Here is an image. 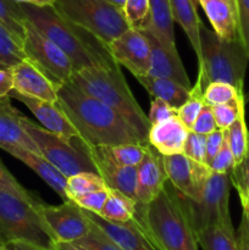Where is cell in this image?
<instances>
[{
    "label": "cell",
    "instance_id": "obj_1",
    "mask_svg": "<svg viewBox=\"0 0 249 250\" xmlns=\"http://www.w3.org/2000/svg\"><path fill=\"white\" fill-rule=\"evenodd\" d=\"M58 105L88 146L149 144L119 112L71 83L58 85Z\"/></svg>",
    "mask_w": 249,
    "mask_h": 250
},
{
    "label": "cell",
    "instance_id": "obj_2",
    "mask_svg": "<svg viewBox=\"0 0 249 250\" xmlns=\"http://www.w3.org/2000/svg\"><path fill=\"white\" fill-rule=\"evenodd\" d=\"M21 7L27 21L65 51L72 61L75 72L85 67L116 63L107 44L62 16L55 6L21 4Z\"/></svg>",
    "mask_w": 249,
    "mask_h": 250
},
{
    "label": "cell",
    "instance_id": "obj_3",
    "mask_svg": "<svg viewBox=\"0 0 249 250\" xmlns=\"http://www.w3.org/2000/svg\"><path fill=\"white\" fill-rule=\"evenodd\" d=\"M136 209L134 217L158 250H199L185 197L168 181L153 202Z\"/></svg>",
    "mask_w": 249,
    "mask_h": 250
},
{
    "label": "cell",
    "instance_id": "obj_4",
    "mask_svg": "<svg viewBox=\"0 0 249 250\" xmlns=\"http://www.w3.org/2000/svg\"><path fill=\"white\" fill-rule=\"evenodd\" d=\"M70 83L81 92L112 107L138 132L144 141L148 142L151 125L132 94L117 63L93 66L76 71Z\"/></svg>",
    "mask_w": 249,
    "mask_h": 250
},
{
    "label": "cell",
    "instance_id": "obj_5",
    "mask_svg": "<svg viewBox=\"0 0 249 250\" xmlns=\"http://www.w3.org/2000/svg\"><path fill=\"white\" fill-rule=\"evenodd\" d=\"M200 49L203 62L198 67L197 80L202 83L203 89L211 82H225L243 93L249 56L241 39L225 41L203 23L200 27Z\"/></svg>",
    "mask_w": 249,
    "mask_h": 250
},
{
    "label": "cell",
    "instance_id": "obj_6",
    "mask_svg": "<svg viewBox=\"0 0 249 250\" xmlns=\"http://www.w3.org/2000/svg\"><path fill=\"white\" fill-rule=\"evenodd\" d=\"M0 237L5 244L27 241L53 249L56 238L38 210L37 200H27L0 189Z\"/></svg>",
    "mask_w": 249,
    "mask_h": 250
},
{
    "label": "cell",
    "instance_id": "obj_7",
    "mask_svg": "<svg viewBox=\"0 0 249 250\" xmlns=\"http://www.w3.org/2000/svg\"><path fill=\"white\" fill-rule=\"evenodd\" d=\"M22 125L38 146L41 155L50 161L66 177L80 172H97L88 146L80 137L68 141L34 124L26 116L22 119Z\"/></svg>",
    "mask_w": 249,
    "mask_h": 250
},
{
    "label": "cell",
    "instance_id": "obj_8",
    "mask_svg": "<svg viewBox=\"0 0 249 250\" xmlns=\"http://www.w3.org/2000/svg\"><path fill=\"white\" fill-rule=\"evenodd\" d=\"M62 16L88 29L109 45L129 28L124 11L106 0H55Z\"/></svg>",
    "mask_w": 249,
    "mask_h": 250
},
{
    "label": "cell",
    "instance_id": "obj_9",
    "mask_svg": "<svg viewBox=\"0 0 249 250\" xmlns=\"http://www.w3.org/2000/svg\"><path fill=\"white\" fill-rule=\"evenodd\" d=\"M232 181L229 173L211 172L199 202L185 197L190 224L195 236L211 225H219L234 232L229 215V194Z\"/></svg>",
    "mask_w": 249,
    "mask_h": 250
},
{
    "label": "cell",
    "instance_id": "obj_10",
    "mask_svg": "<svg viewBox=\"0 0 249 250\" xmlns=\"http://www.w3.org/2000/svg\"><path fill=\"white\" fill-rule=\"evenodd\" d=\"M23 50L27 60L31 61L56 85L70 83L75 73L72 61L60 46L46 38L28 21L26 23Z\"/></svg>",
    "mask_w": 249,
    "mask_h": 250
},
{
    "label": "cell",
    "instance_id": "obj_11",
    "mask_svg": "<svg viewBox=\"0 0 249 250\" xmlns=\"http://www.w3.org/2000/svg\"><path fill=\"white\" fill-rule=\"evenodd\" d=\"M167 181L183 197L199 202L212 171L204 163L188 158L185 154L163 156Z\"/></svg>",
    "mask_w": 249,
    "mask_h": 250
},
{
    "label": "cell",
    "instance_id": "obj_12",
    "mask_svg": "<svg viewBox=\"0 0 249 250\" xmlns=\"http://www.w3.org/2000/svg\"><path fill=\"white\" fill-rule=\"evenodd\" d=\"M38 210L55 236L56 242L75 243L89 233L92 222L84 210L73 200H65L56 207L38 202Z\"/></svg>",
    "mask_w": 249,
    "mask_h": 250
},
{
    "label": "cell",
    "instance_id": "obj_13",
    "mask_svg": "<svg viewBox=\"0 0 249 250\" xmlns=\"http://www.w3.org/2000/svg\"><path fill=\"white\" fill-rule=\"evenodd\" d=\"M109 49L115 62L126 67L136 78L149 73L150 46L141 29L129 27L109 44Z\"/></svg>",
    "mask_w": 249,
    "mask_h": 250
},
{
    "label": "cell",
    "instance_id": "obj_14",
    "mask_svg": "<svg viewBox=\"0 0 249 250\" xmlns=\"http://www.w3.org/2000/svg\"><path fill=\"white\" fill-rule=\"evenodd\" d=\"M84 212L88 219L95 226L99 227L109 238H111L120 248L124 250H158L136 217L127 222H114L95 212L87 210H84Z\"/></svg>",
    "mask_w": 249,
    "mask_h": 250
},
{
    "label": "cell",
    "instance_id": "obj_15",
    "mask_svg": "<svg viewBox=\"0 0 249 250\" xmlns=\"http://www.w3.org/2000/svg\"><path fill=\"white\" fill-rule=\"evenodd\" d=\"M146 37L150 46V68L149 73L155 77L167 78L180 83L183 87L192 89V83L188 78L177 50L167 48L160 39L149 29H141Z\"/></svg>",
    "mask_w": 249,
    "mask_h": 250
},
{
    "label": "cell",
    "instance_id": "obj_16",
    "mask_svg": "<svg viewBox=\"0 0 249 250\" xmlns=\"http://www.w3.org/2000/svg\"><path fill=\"white\" fill-rule=\"evenodd\" d=\"M14 89L19 94L49 103H58V85L31 61L24 60L11 67Z\"/></svg>",
    "mask_w": 249,
    "mask_h": 250
},
{
    "label": "cell",
    "instance_id": "obj_17",
    "mask_svg": "<svg viewBox=\"0 0 249 250\" xmlns=\"http://www.w3.org/2000/svg\"><path fill=\"white\" fill-rule=\"evenodd\" d=\"M9 97L15 98L16 100L21 102L27 106V109L34 115L42 127H44L48 131L62 137V138L71 139L80 137L77 129L73 127L70 120L67 119L61 107L59 106L58 103H49L44 100L34 99V98L24 97V95L19 94L15 90H11Z\"/></svg>",
    "mask_w": 249,
    "mask_h": 250
},
{
    "label": "cell",
    "instance_id": "obj_18",
    "mask_svg": "<svg viewBox=\"0 0 249 250\" xmlns=\"http://www.w3.org/2000/svg\"><path fill=\"white\" fill-rule=\"evenodd\" d=\"M88 150L97 167V172L102 176L106 187L119 190L137 202L138 168L136 166L119 165L102 155L94 146H88Z\"/></svg>",
    "mask_w": 249,
    "mask_h": 250
},
{
    "label": "cell",
    "instance_id": "obj_19",
    "mask_svg": "<svg viewBox=\"0 0 249 250\" xmlns=\"http://www.w3.org/2000/svg\"><path fill=\"white\" fill-rule=\"evenodd\" d=\"M137 204L148 205L165 188L167 183L163 158L154 148L149 146L145 156L138 166Z\"/></svg>",
    "mask_w": 249,
    "mask_h": 250
},
{
    "label": "cell",
    "instance_id": "obj_20",
    "mask_svg": "<svg viewBox=\"0 0 249 250\" xmlns=\"http://www.w3.org/2000/svg\"><path fill=\"white\" fill-rule=\"evenodd\" d=\"M0 148L6 151V153H9L10 155L14 156V158H16L17 160L22 161L32 171H34L51 189L58 193V195L63 202L68 200L67 195H66L67 177L59 168H56L50 161L46 160L43 155L33 153V151L21 148V146H2Z\"/></svg>",
    "mask_w": 249,
    "mask_h": 250
},
{
    "label": "cell",
    "instance_id": "obj_21",
    "mask_svg": "<svg viewBox=\"0 0 249 250\" xmlns=\"http://www.w3.org/2000/svg\"><path fill=\"white\" fill-rule=\"evenodd\" d=\"M189 132L176 115L165 121L151 125L148 133V143L163 156L181 154Z\"/></svg>",
    "mask_w": 249,
    "mask_h": 250
},
{
    "label": "cell",
    "instance_id": "obj_22",
    "mask_svg": "<svg viewBox=\"0 0 249 250\" xmlns=\"http://www.w3.org/2000/svg\"><path fill=\"white\" fill-rule=\"evenodd\" d=\"M22 119L23 115L12 106L9 95L0 98V146H21L33 153L41 154L38 146L24 129Z\"/></svg>",
    "mask_w": 249,
    "mask_h": 250
},
{
    "label": "cell",
    "instance_id": "obj_23",
    "mask_svg": "<svg viewBox=\"0 0 249 250\" xmlns=\"http://www.w3.org/2000/svg\"><path fill=\"white\" fill-rule=\"evenodd\" d=\"M212 26V31L221 39H239L237 10L228 0H198Z\"/></svg>",
    "mask_w": 249,
    "mask_h": 250
},
{
    "label": "cell",
    "instance_id": "obj_24",
    "mask_svg": "<svg viewBox=\"0 0 249 250\" xmlns=\"http://www.w3.org/2000/svg\"><path fill=\"white\" fill-rule=\"evenodd\" d=\"M171 14L173 21L177 22L189 39L193 51L198 60V67L202 66V49H200V21L194 0H170Z\"/></svg>",
    "mask_w": 249,
    "mask_h": 250
},
{
    "label": "cell",
    "instance_id": "obj_25",
    "mask_svg": "<svg viewBox=\"0 0 249 250\" xmlns=\"http://www.w3.org/2000/svg\"><path fill=\"white\" fill-rule=\"evenodd\" d=\"M137 81L150 94L151 98H159L176 110L180 109L189 98L190 89L167 78L146 75L138 77Z\"/></svg>",
    "mask_w": 249,
    "mask_h": 250
},
{
    "label": "cell",
    "instance_id": "obj_26",
    "mask_svg": "<svg viewBox=\"0 0 249 250\" xmlns=\"http://www.w3.org/2000/svg\"><path fill=\"white\" fill-rule=\"evenodd\" d=\"M150 2V23L145 29L156 34L167 48L176 49L175 27L171 14L170 0H149Z\"/></svg>",
    "mask_w": 249,
    "mask_h": 250
},
{
    "label": "cell",
    "instance_id": "obj_27",
    "mask_svg": "<svg viewBox=\"0 0 249 250\" xmlns=\"http://www.w3.org/2000/svg\"><path fill=\"white\" fill-rule=\"evenodd\" d=\"M136 207L137 202L133 199L119 190L109 188V195L99 215L109 221L127 222L136 215Z\"/></svg>",
    "mask_w": 249,
    "mask_h": 250
},
{
    "label": "cell",
    "instance_id": "obj_28",
    "mask_svg": "<svg viewBox=\"0 0 249 250\" xmlns=\"http://www.w3.org/2000/svg\"><path fill=\"white\" fill-rule=\"evenodd\" d=\"M149 144L132 143L119 146H94L102 155L109 160L124 166H138L149 149Z\"/></svg>",
    "mask_w": 249,
    "mask_h": 250
},
{
    "label": "cell",
    "instance_id": "obj_29",
    "mask_svg": "<svg viewBox=\"0 0 249 250\" xmlns=\"http://www.w3.org/2000/svg\"><path fill=\"white\" fill-rule=\"evenodd\" d=\"M197 241L203 250H239L236 233L219 225H211L200 231Z\"/></svg>",
    "mask_w": 249,
    "mask_h": 250
},
{
    "label": "cell",
    "instance_id": "obj_30",
    "mask_svg": "<svg viewBox=\"0 0 249 250\" xmlns=\"http://www.w3.org/2000/svg\"><path fill=\"white\" fill-rule=\"evenodd\" d=\"M24 60L23 44L0 21V68H11Z\"/></svg>",
    "mask_w": 249,
    "mask_h": 250
},
{
    "label": "cell",
    "instance_id": "obj_31",
    "mask_svg": "<svg viewBox=\"0 0 249 250\" xmlns=\"http://www.w3.org/2000/svg\"><path fill=\"white\" fill-rule=\"evenodd\" d=\"M106 187L102 176L97 172H80L67 177L66 183V195L68 199L76 200L77 198L94 192V190L103 189Z\"/></svg>",
    "mask_w": 249,
    "mask_h": 250
},
{
    "label": "cell",
    "instance_id": "obj_32",
    "mask_svg": "<svg viewBox=\"0 0 249 250\" xmlns=\"http://www.w3.org/2000/svg\"><path fill=\"white\" fill-rule=\"evenodd\" d=\"M226 141L233 154L236 166L239 165L246 156L249 144V131L247 128L244 114L226 129Z\"/></svg>",
    "mask_w": 249,
    "mask_h": 250
},
{
    "label": "cell",
    "instance_id": "obj_33",
    "mask_svg": "<svg viewBox=\"0 0 249 250\" xmlns=\"http://www.w3.org/2000/svg\"><path fill=\"white\" fill-rule=\"evenodd\" d=\"M0 21L23 44L27 20L22 11L21 4L12 0H0Z\"/></svg>",
    "mask_w": 249,
    "mask_h": 250
},
{
    "label": "cell",
    "instance_id": "obj_34",
    "mask_svg": "<svg viewBox=\"0 0 249 250\" xmlns=\"http://www.w3.org/2000/svg\"><path fill=\"white\" fill-rule=\"evenodd\" d=\"M203 92H204V89H203L202 83L197 80L195 84L190 89L189 98L187 99V102L177 110V116L180 117L181 121L189 131L192 129L198 115L200 114L205 105Z\"/></svg>",
    "mask_w": 249,
    "mask_h": 250
},
{
    "label": "cell",
    "instance_id": "obj_35",
    "mask_svg": "<svg viewBox=\"0 0 249 250\" xmlns=\"http://www.w3.org/2000/svg\"><path fill=\"white\" fill-rule=\"evenodd\" d=\"M129 27L145 29L150 23V2L149 0H126L122 7Z\"/></svg>",
    "mask_w": 249,
    "mask_h": 250
},
{
    "label": "cell",
    "instance_id": "obj_36",
    "mask_svg": "<svg viewBox=\"0 0 249 250\" xmlns=\"http://www.w3.org/2000/svg\"><path fill=\"white\" fill-rule=\"evenodd\" d=\"M204 102L205 104L214 106V105L226 104L237 98L244 97L243 93H239L236 87L229 83L225 82H211L204 88Z\"/></svg>",
    "mask_w": 249,
    "mask_h": 250
},
{
    "label": "cell",
    "instance_id": "obj_37",
    "mask_svg": "<svg viewBox=\"0 0 249 250\" xmlns=\"http://www.w3.org/2000/svg\"><path fill=\"white\" fill-rule=\"evenodd\" d=\"M244 106H246L244 97L237 98V99L226 103V104L214 105V106H211L217 128H228L242 114H246Z\"/></svg>",
    "mask_w": 249,
    "mask_h": 250
},
{
    "label": "cell",
    "instance_id": "obj_38",
    "mask_svg": "<svg viewBox=\"0 0 249 250\" xmlns=\"http://www.w3.org/2000/svg\"><path fill=\"white\" fill-rule=\"evenodd\" d=\"M75 244L89 250H124L120 248L111 238H109L99 227L95 226L93 222L89 233L75 242Z\"/></svg>",
    "mask_w": 249,
    "mask_h": 250
},
{
    "label": "cell",
    "instance_id": "obj_39",
    "mask_svg": "<svg viewBox=\"0 0 249 250\" xmlns=\"http://www.w3.org/2000/svg\"><path fill=\"white\" fill-rule=\"evenodd\" d=\"M182 154L195 161L205 164V155H207V136L198 134L190 131L186 139Z\"/></svg>",
    "mask_w": 249,
    "mask_h": 250
},
{
    "label": "cell",
    "instance_id": "obj_40",
    "mask_svg": "<svg viewBox=\"0 0 249 250\" xmlns=\"http://www.w3.org/2000/svg\"><path fill=\"white\" fill-rule=\"evenodd\" d=\"M229 175H231L232 186H234L237 189L239 198H243L249 192V144L243 161L237 165Z\"/></svg>",
    "mask_w": 249,
    "mask_h": 250
},
{
    "label": "cell",
    "instance_id": "obj_41",
    "mask_svg": "<svg viewBox=\"0 0 249 250\" xmlns=\"http://www.w3.org/2000/svg\"><path fill=\"white\" fill-rule=\"evenodd\" d=\"M109 195V188L105 187L103 189L94 190V192L87 193V194L82 195V197L77 198L73 202L77 205H80L82 209L87 210V211L95 212V214H100L102 212L103 207H104L105 202Z\"/></svg>",
    "mask_w": 249,
    "mask_h": 250
},
{
    "label": "cell",
    "instance_id": "obj_42",
    "mask_svg": "<svg viewBox=\"0 0 249 250\" xmlns=\"http://www.w3.org/2000/svg\"><path fill=\"white\" fill-rule=\"evenodd\" d=\"M209 167L212 172L217 173H231L232 170L236 167V161H234L233 154L229 149L226 138H225V142L219 153L215 155L211 163L209 164Z\"/></svg>",
    "mask_w": 249,
    "mask_h": 250
},
{
    "label": "cell",
    "instance_id": "obj_43",
    "mask_svg": "<svg viewBox=\"0 0 249 250\" xmlns=\"http://www.w3.org/2000/svg\"><path fill=\"white\" fill-rule=\"evenodd\" d=\"M0 189L19 195V197L23 198V199L36 200L29 194L28 190L22 187L19 181L10 173V171L5 167L1 160H0Z\"/></svg>",
    "mask_w": 249,
    "mask_h": 250
},
{
    "label": "cell",
    "instance_id": "obj_44",
    "mask_svg": "<svg viewBox=\"0 0 249 250\" xmlns=\"http://www.w3.org/2000/svg\"><path fill=\"white\" fill-rule=\"evenodd\" d=\"M238 34L249 56V0H236Z\"/></svg>",
    "mask_w": 249,
    "mask_h": 250
},
{
    "label": "cell",
    "instance_id": "obj_45",
    "mask_svg": "<svg viewBox=\"0 0 249 250\" xmlns=\"http://www.w3.org/2000/svg\"><path fill=\"white\" fill-rule=\"evenodd\" d=\"M177 115V110L173 109L171 105L159 98H153L150 102V110H149L148 119L150 125L159 124L165 120L171 119V117Z\"/></svg>",
    "mask_w": 249,
    "mask_h": 250
},
{
    "label": "cell",
    "instance_id": "obj_46",
    "mask_svg": "<svg viewBox=\"0 0 249 250\" xmlns=\"http://www.w3.org/2000/svg\"><path fill=\"white\" fill-rule=\"evenodd\" d=\"M217 126L214 119V114H212V107L210 105L205 104L200 114L198 115L197 120H195L190 131L194 132V133L208 136V134L214 132Z\"/></svg>",
    "mask_w": 249,
    "mask_h": 250
},
{
    "label": "cell",
    "instance_id": "obj_47",
    "mask_svg": "<svg viewBox=\"0 0 249 250\" xmlns=\"http://www.w3.org/2000/svg\"><path fill=\"white\" fill-rule=\"evenodd\" d=\"M226 138V129L216 128L214 132L207 136V155H205V164L209 166L212 159L221 149Z\"/></svg>",
    "mask_w": 249,
    "mask_h": 250
},
{
    "label": "cell",
    "instance_id": "obj_48",
    "mask_svg": "<svg viewBox=\"0 0 249 250\" xmlns=\"http://www.w3.org/2000/svg\"><path fill=\"white\" fill-rule=\"evenodd\" d=\"M14 89L11 68H0V98L7 97Z\"/></svg>",
    "mask_w": 249,
    "mask_h": 250
},
{
    "label": "cell",
    "instance_id": "obj_49",
    "mask_svg": "<svg viewBox=\"0 0 249 250\" xmlns=\"http://www.w3.org/2000/svg\"><path fill=\"white\" fill-rule=\"evenodd\" d=\"M241 204L242 209H243V214H242V221L238 234L249 246V203L247 200H241Z\"/></svg>",
    "mask_w": 249,
    "mask_h": 250
},
{
    "label": "cell",
    "instance_id": "obj_50",
    "mask_svg": "<svg viewBox=\"0 0 249 250\" xmlns=\"http://www.w3.org/2000/svg\"><path fill=\"white\" fill-rule=\"evenodd\" d=\"M6 246L10 250H53L27 241H11L6 243Z\"/></svg>",
    "mask_w": 249,
    "mask_h": 250
},
{
    "label": "cell",
    "instance_id": "obj_51",
    "mask_svg": "<svg viewBox=\"0 0 249 250\" xmlns=\"http://www.w3.org/2000/svg\"><path fill=\"white\" fill-rule=\"evenodd\" d=\"M17 4H28L36 6H54L55 0H12Z\"/></svg>",
    "mask_w": 249,
    "mask_h": 250
},
{
    "label": "cell",
    "instance_id": "obj_52",
    "mask_svg": "<svg viewBox=\"0 0 249 250\" xmlns=\"http://www.w3.org/2000/svg\"><path fill=\"white\" fill-rule=\"evenodd\" d=\"M54 250H82L75 243H68V242H56Z\"/></svg>",
    "mask_w": 249,
    "mask_h": 250
},
{
    "label": "cell",
    "instance_id": "obj_53",
    "mask_svg": "<svg viewBox=\"0 0 249 250\" xmlns=\"http://www.w3.org/2000/svg\"><path fill=\"white\" fill-rule=\"evenodd\" d=\"M237 239H238V244H239V250H249V246L247 244V242L242 238L241 236H237Z\"/></svg>",
    "mask_w": 249,
    "mask_h": 250
},
{
    "label": "cell",
    "instance_id": "obj_54",
    "mask_svg": "<svg viewBox=\"0 0 249 250\" xmlns=\"http://www.w3.org/2000/svg\"><path fill=\"white\" fill-rule=\"evenodd\" d=\"M106 1H109L110 4L115 5V6L120 7V9L122 10V7H124V1H126V0H106Z\"/></svg>",
    "mask_w": 249,
    "mask_h": 250
},
{
    "label": "cell",
    "instance_id": "obj_55",
    "mask_svg": "<svg viewBox=\"0 0 249 250\" xmlns=\"http://www.w3.org/2000/svg\"><path fill=\"white\" fill-rule=\"evenodd\" d=\"M0 250H10L7 248V246L5 243H2V242H0Z\"/></svg>",
    "mask_w": 249,
    "mask_h": 250
},
{
    "label": "cell",
    "instance_id": "obj_56",
    "mask_svg": "<svg viewBox=\"0 0 249 250\" xmlns=\"http://www.w3.org/2000/svg\"><path fill=\"white\" fill-rule=\"evenodd\" d=\"M244 102H246V104L249 103V90L247 92V94H244Z\"/></svg>",
    "mask_w": 249,
    "mask_h": 250
},
{
    "label": "cell",
    "instance_id": "obj_57",
    "mask_svg": "<svg viewBox=\"0 0 249 250\" xmlns=\"http://www.w3.org/2000/svg\"><path fill=\"white\" fill-rule=\"evenodd\" d=\"M239 199H241V200H248V202H249V192L247 193V194L244 195L243 198H239Z\"/></svg>",
    "mask_w": 249,
    "mask_h": 250
},
{
    "label": "cell",
    "instance_id": "obj_58",
    "mask_svg": "<svg viewBox=\"0 0 249 250\" xmlns=\"http://www.w3.org/2000/svg\"><path fill=\"white\" fill-rule=\"evenodd\" d=\"M228 1H229V2H231V4H232V5H233V6H234V7H236V10H237V4H236V0H228Z\"/></svg>",
    "mask_w": 249,
    "mask_h": 250
},
{
    "label": "cell",
    "instance_id": "obj_59",
    "mask_svg": "<svg viewBox=\"0 0 249 250\" xmlns=\"http://www.w3.org/2000/svg\"><path fill=\"white\" fill-rule=\"evenodd\" d=\"M0 242H2V239H1V237H0ZM2 243H4V242H2Z\"/></svg>",
    "mask_w": 249,
    "mask_h": 250
},
{
    "label": "cell",
    "instance_id": "obj_60",
    "mask_svg": "<svg viewBox=\"0 0 249 250\" xmlns=\"http://www.w3.org/2000/svg\"><path fill=\"white\" fill-rule=\"evenodd\" d=\"M247 202H248V200H247ZM248 203H249V202H248Z\"/></svg>",
    "mask_w": 249,
    "mask_h": 250
}]
</instances>
